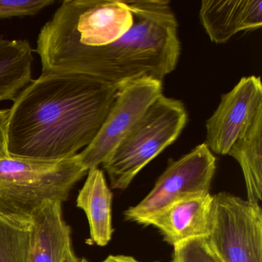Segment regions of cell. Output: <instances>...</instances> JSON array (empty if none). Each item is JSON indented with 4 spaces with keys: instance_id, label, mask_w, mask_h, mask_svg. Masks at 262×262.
<instances>
[{
    "instance_id": "6da1fadb",
    "label": "cell",
    "mask_w": 262,
    "mask_h": 262,
    "mask_svg": "<svg viewBox=\"0 0 262 262\" xmlns=\"http://www.w3.org/2000/svg\"><path fill=\"white\" fill-rule=\"evenodd\" d=\"M118 90L86 76L42 73L9 108V153L44 160L76 156L96 139Z\"/></svg>"
},
{
    "instance_id": "7a4b0ae2",
    "label": "cell",
    "mask_w": 262,
    "mask_h": 262,
    "mask_svg": "<svg viewBox=\"0 0 262 262\" xmlns=\"http://www.w3.org/2000/svg\"><path fill=\"white\" fill-rule=\"evenodd\" d=\"M133 26L110 45L73 53L46 73L92 78L118 89L149 78L162 82L177 67L181 53L178 22L167 0L127 1Z\"/></svg>"
},
{
    "instance_id": "3957f363",
    "label": "cell",
    "mask_w": 262,
    "mask_h": 262,
    "mask_svg": "<svg viewBox=\"0 0 262 262\" xmlns=\"http://www.w3.org/2000/svg\"><path fill=\"white\" fill-rule=\"evenodd\" d=\"M87 173L78 154L57 160L12 156L0 159V211L30 216L46 202L63 203Z\"/></svg>"
},
{
    "instance_id": "277c9868",
    "label": "cell",
    "mask_w": 262,
    "mask_h": 262,
    "mask_svg": "<svg viewBox=\"0 0 262 262\" xmlns=\"http://www.w3.org/2000/svg\"><path fill=\"white\" fill-rule=\"evenodd\" d=\"M187 122L182 101L159 96L102 164L112 188L125 189L144 167L177 140Z\"/></svg>"
},
{
    "instance_id": "5b68a950",
    "label": "cell",
    "mask_w": 262,
    "mask_h": 262,
    "mask_svg": "<svg viewBox=\"0 0 262 262\" xmlns=\"http://www.w3.org/2000/svg\"><path fill=\"white\" fill-rule=\"evenodd\" d=\"M207 239L222 262H262V210L228 192L212 196Z\"/></svg>"
},
{
    "instance_id": "8992f818",
    "label": "cell",
    "mask_w": 262,
    "mask_h": 262,
    "mask_svg": "<svg viewBox=\"0 0 262 262\" xmlns=\"http://www.w3.org/2000/svg\"><path fill=\"white\" fill-rule=\"evenodd\" d=\"M215 170V157L205 143L177 160L171 159L148 195L125 211V219L138 223L176 201L209 192Z\"/></svg>"
},
{
    "instance_id": "52a82bcc",
    "label": "cell",
    "mask_w": 262,
    "mask_h": 262,
    "mask_svg": "<svg viewBox=\"0 0 262 262\" xmlns=\"http://www.w3.org/2000/svg\"><path fill=\"white\" fill-rule=\"evenodd\" d=\"M162 82L144 78L121 85L110 113L96 139L79 152L89 171L105 163L128 136L151 104L162 94Z\"/></svg>"
},
{
    "instance_id": "ba28073f",
    "label": "cell",
    "mask_w": 262,
    "mask_h": 262,
    "mask_svg": "<svg viewBox=\"0 0 262 262\" xmlns=\"http://www.w3.org/2000/svg\"><path fill=\"white\" fill-rule=\"evenodd\" d=\"M262 110V85L259 76L243 77L228 93L206 122L205 143L211 151L226 156Z\"/></svg>"
},
{
    "instance_id": "9c48e42d",
    "label": "cell",
    "mask_w": 262,
    "mask_h": 262,
    "mask_svg": "<svg viewBox=\"0 0 262 262\" xmlns=\"http://www.w3.org/2000/svg\"><path fill=\"white\" fill-rule=\"evenodd\" d=\"M212 199L209 192L188 196L138 223L156 227L165 242L173 246L189 239L208 237Z\"/></svg>"
},
{
    "instance_id": "30bf717a",
    "label": "cell",
    "mask_w": 262,
    "mask_h": 262,
    "mask_svg": "<svg viewBox=\"0 0 262 262\" xmlns=\"http://www.w3.org/2000/svg\"><path fill=\"white\" fill-rule=\"evenodd\" d=\"M30 216L27 262H62L73 251L71 228L64 219L62 202H46Z\"/></svg>"
},
{
    "instance_id": "8fae6325",
    "label": "cell",
    "mask_w": 262,
    "mask_h": 262,
    "mask_svg": "<svg viewBox=\"0 0 262 262\" xmlns=\"http://www.w3.org/2000/svg\"><path fill=\"white\" fill-rule=\"evenodd\" d=\"M199 17L211 42L223 44L239 32L262 26L261 0H203Z\"/></svg>"
},
{
    "instance_id": "7c38bea8",
    "label": "cell",
    "mask_w": 262,
    "mask_h": 262,
    "mask_svg": "<svg viewBox=\"0 0 262 262\" xmlns=\"http://www.w3.org/2000/svg\"><path fill=\"white\" fill-rule=\"evenodd\" d=\"M112 202L113 193L103 171L99 168L89 170L76 205L86 214L92 241L99 246L108 245L113 235Z\"/></svg>"
},
{
    "instance_id": "4fadbf2b",
    "label": "cell",
    "mask_w": 262,
    "mask_h": 262,
    "mask_svg": "<svg viewBox=\"0 0 262 262\" xmlns=\"http://www.w3.org/2000/svg\"><path fill=\"white\" fill-rule=\"evenodd\" d=\"M33 52L27 39L0 37V102L14 101L33 80Z\"/></svg>"
},
{
    "instance_id": "5bb4252c",
    "label": "cell",
    "mask_w": 262,
    "mask_h": 262,
    "mask_svg": "<svg viewBox=\"0 0 262 262\" xmlns=\"http://www.w3.org/2000/svg\"><path fill=\"white\" fill-rule=\"evenodd\" d=\"M242 168L248 201L258 203L262 195V110L228 153Z\"/></svg>"
},
{
    "instance_id": "9a60e30c",
    "label": "cell",
    "mask_w": 262,
    "mask_h": 262,
    "mask_svg": "<svg viewBox=\"0 0 262 262\" xmlns=\"http://www.w3.org/2000/svg\"><path fill=\"white\" fill-rule=\"evenodd\" d=\"M31 216L0 211V262H27Z\"/></svg>"
},
{
    "instance_id": "2e32d148",
    "label": "cell",
    "mask_w": 262,
    "mask_h": 262,
    "mask_svg": "<svg viewBox=\"0 0 262 262\" xmlns=\"http://www.w3.org/2000/svg\"><path fill=\"white\" fill-rule=\"evenodd\" d=\"M171 262H222L207 237L189 239L174 245Z\"/></svg>"
},
{
    "instance_id": "e0dca14e",
    "label": "cell",
    "mask_w": 262,
    "mask_h": 262,
    "mask_svg": "<svg viewBox=\"0 0 262 262\" xmlns=\"http://www.w3.org/2000/svg\"><path fill=\"white\" fill-rule=\"evenodd\" d=\"M54 3V0H0V19L33 16Z\"/></svg>"
},
{
    "instance_id": "ac0fdd59",
    "label": "cell",
    "mask_w": 262,
    "mask_h": 262,
    "mask_svg": "<svg viewBox=\"0 0 262 262\" xmlns=\"http://www.w3.org/2000/svg\"><path fill=\"white\" fill-rule=\"evenodd\" d=\"M10 110H0V159L10 157L7 142V127Z\"/></svg>"
},
{
    "instance_id": "d6986e66",
    "label": "cell",
    "mask_w": 262,
    "mask_h": 262,
    "mask_svg": "<svg viewBox=\"0 0 262 262\" xmlns=\"http://www.w3.org/2000/svg\"><path fill=\"white\" fill-rule=\"evenodd\" d=\"M102 262H142L136 260L131 256L127 255H110ZM159 262V261H152Z\"/></svg>"
},
{
    "instance_id": "ffe728a7",
    "label": "cell",
    "mask_w": 262,
    "mask_h": 262,
    "mask_svg": "<svg viewBox=\"0 0 262 262\" xmlns=\"http://www.w3.org/2000/svg\"><path fill=\"white\" fill-rule=\"evenodd\" d=\"M62 262H90L85 257H78L75 254L74 251H72L71 252L69 253L68 255L65 257Z\"/></svg>"
}]
</instances>
